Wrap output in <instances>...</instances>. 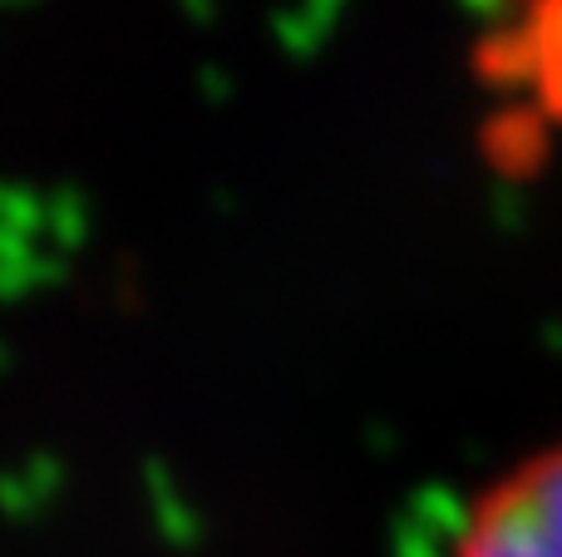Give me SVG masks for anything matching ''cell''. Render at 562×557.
<instances>
[{
    "mask_svg": "<svg viewBox=\"0 0 562 557\" xmlns=\"http://www.w3.org/2000/svg\"><path fill=\"white\" fill-rule=\"evenodd\" d=\"M449 557H562V444L524 454L484 484Z\"/></svg>",
    "mask_w": 562,
    "mask_h": 557,
    "instance_id": "obj_1",
    "label": "cell"
},
{
    "mask_svg": "<svg viewBox=\"0 0 562 557\" xmlns=\"http://www.w3.org/2000/svg\"><path fill=\"white\" fill-rule=\"evenodd\" d=\"M488 55L538 114L562 124V0H498Z\"/></svg>",
    "mask_w": 562,
    "mask_h": 557,
    "instance_id": "obj_2",
    "label": "cell"
}]
</instances>
